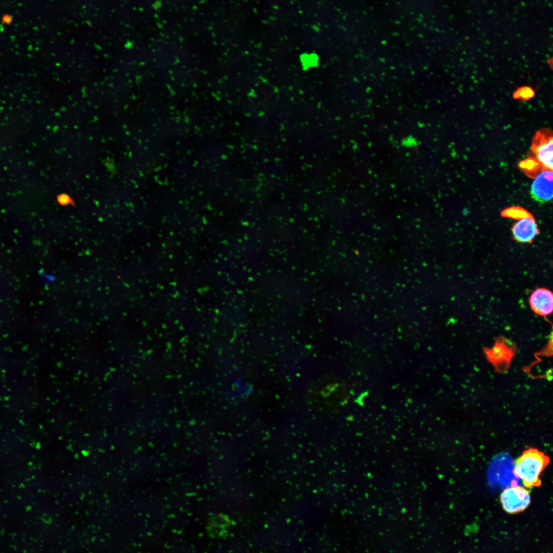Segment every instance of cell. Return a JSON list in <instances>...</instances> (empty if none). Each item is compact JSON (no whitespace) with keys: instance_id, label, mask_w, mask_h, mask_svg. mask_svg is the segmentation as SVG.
<instances>
[{"instance_id":"cell-1","label":"cell","mask_w":553,"mask_h":553,"mask_svg":"<svg viewBox=\"0 0 553 553\" xmlns=\"http://www.w3.org/2000/svg\"><path fill=\"white\" fill-rule=\"evenodd\" d=\"M550 462V458L536 448H529L515 460L514 474L527 488L540 487V476Z\"/></svg>"},{"instance_id":"cell-2","label":"cell","mask_w":553,"mask_h":553,"mask_svg":"<svg viewBox=\"0 0 553 553\" xmlns=\"http://www.w3.org/2000/svg\"><path fill=\"white\" fill-rule=\"evenodd\" d=\"M500 501L505 512L515 514L525 511L531 502L530 492L513 481L500 496Z\"/></svg>"},{"instance_id":"cell-3","label":"cell","mask_w":553,"mask_h":553,"mask_svg":"<svg viewBox=\"0 0 553 553\" xmlns=\"http://www.w3.org/2000/svg\"><path fill=\"white\" fill-rule=\"evenodd\" d=\"M552 132L548 128L538 130L532 140L531 149L543 169L552 171Z\"/></svg>"},{"instance_id":"cell-4","label":"cell","mask_w":553,"mask_h":553,"mask_svg":"<svg viewBox=\"0 0 553 553\" xmlns=\"http://www.w3.org/2000/svg\"><path fill=\"white\" fill-rule=\"evenodd\" d=\"M552 171L543 169L536 177L531 186L532 198L541 204L547 202L552 198Z\"/></svg>"},{"instance_id":"cell-5","label":"cell","mask_w":553,"mask_h":553,"mask_svg":"<svg viewBox=\"0 0 553 553\" xmlns=\"http://www.w3.org/2000/svg\"><path fill=\"white\" fill-rule=\"evenodd\" d=\"M529 302L532 310L539 315L546 316L552 312L553 294L547 289L540 288L535 290L531 293Z\"/></svg>"},{"instance_id":"cell-6","label":"cell","mask_w":553,"mask_h":553,"mask_svg":"<svg viewBox=\"0 0 553 553\" xmlns=\"http://www.w3.org/2000/svg\"><path fill=\"white\" fill-rule=\"evenodd\" d=\"M514 238L521 243H531L539 233L538 226L534 218L520 219L512 229Z\"/></svg>"},{"instance_id":"cell-7","label":"cell","mask_w":553,"mask_h":553,"mask_svg":"<svg viewBox=\"0 0 553 553\" xmlns=\"http://www.w3.org/2000/svg\"><path fill=\"white\" fill-rule=\"evenodd\" d=\"M229 518L222 514L211 516L207 524V530L210 536L219 538L225 537L229 531Z\"/></svg>"},{"instance_id":"cell-8","label":"cell","mask_w":553,"mask_h":553,"mask_svg":"<svg viewBox=\"0 0 553 553\" xmlns=\"http://www.w3.org/2000/svg\"><path fill=\"white\" fill-rule=\"evenodd\" d=\"M518 166L525 174L531 178H536L541 171L543 169L540 163L534 157L528 156L526 159L521 161Z\"/></svg>"},{"instance_id":"cell-9","label":"cell","mask_w":553,"mask_h":553,"mask_svg":"<svg viewBox=\"0 0 553 553\" xmlns=\"http://www.w3.org/2000/svg\"><path fill=\"white\" fill-rule=\"evenodd\" d=\"M488 356L492 361L495 363L502 361L503 359H506L507 361L512 357L510 350L501 343H497L488 353Z\"/></svg>"},{"instance_id":"cell-10","label":"cell","mask_w":553,"mask_h":553,"mask_svg":"<svg viewBox=\"0 0 553 553\" xmlns=\"http://www.w3.org/2000/svg\"><path fill=\"white\" fill-rule=\"evenodd\" d=\"M536 91L531 86H522L518 87L512 93V97L516 100L526 101L533 99Z\"/></svg>"},{"instance_id":"cell-11","label":"cell","mask_w":553,"mask_h":553,"mask_svg":"<svg viewBox=\"0 0 553 553\" xmlns=\"http://www.w3.org/2000/svg\"><path fill=\"white\" fill-rule=\"evenodd\" d=\"M503 217L513 219H523L533 218V216L526 209L518 206H512L503 210L501 212Z\"/></svg>"},{"instance_id":"cell-12","label":"cell","mask_w":553,"mask_h":553,"mask_svg":"<svg viewBox=\"0 0 553 553\" xmlns=\"http://www.w3.org/2000/svg\"><path fill=\"white\" fill-rule=\"evenodd\" d=\"M2 20L4 24H9L12 21V17L9 15H5L3 17Z\"/></svg>"},{"instance_id":"cell-13","label":"cell","mask_w":553,"mask_h":553,"mask_svg":"<svg viewBox=\"0 0 553 553\" xmlns=\"http://www.w3.org/2000/svg\"><path fill=\"white\" fill-rule=\"evenodd\" d=\"M546 62L547 63L548 66H549L551 69H552V58L550 57V58H548L546 60Z\"/></svg>"}]
</instances>
